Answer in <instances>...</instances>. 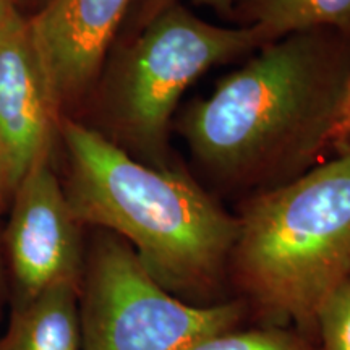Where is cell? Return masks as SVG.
Returning <instances> with one entry per match:
<instances>
[{
    "label": "cell",
    "instance_id": "cell-13",
    "mask_svg": "<svg viewBox=\"0 0 350 350\" xmlns=\"http://www.w3.org/2000/svg\"><path fill=\"white\" fill-rule=\"evenodd\" d=\"M174 2L183 3V0H133V5H131L129 16L125 20L126 26H129V31H138L157 12H161L164 7ZM188 2H191L193 5H204L213 8L219 16L226 20L232 18V12H234L235 5V0H188Z\"/></svg>",
    "mask_w": 350,
    "mask_h": 350
},
{
    "label": "cell",
    "instance_id": "cell-7",
    "mask_svg": "<svg viewBox=\"0 0 350 350\" xmlns=\"http://www.w3.org/2000/svg\"><path fill=\"white\" fill-rule=\"evenodd\" d=\"M131 5L133 0H49L28 18L60 116L91 93Z\"/></svg>",
    "mask_w": 350,
    "mask_h": 350
},
{
    "label": "cell",
    "instance_id": "cell-14",
    "mask_svg": "<svg viewBox=\"0 0 350 350\" xmlns=\"http://www.w3.org/2000/svg\"><path fill=\"white\" fill-rule=\"evenodd\" d=\"M332 146L336 150H340V152H350V99L342 119L339 122L338 130H336V137Z\"/></svg>",
    "mask_w": 350,
    "mask_h": 350
},
{
    "label": "cell",
    "instance_id": "cell-17",
    "mask_svg": "<svg viewBox=\"0 0 350 350\" xmlns=\"http://www.w3.org/2000/svg\"><path fill=\"white\" fill-rule=\"evenodd\" d=\"M7 190H10V188H8V182H7L5 165H3L2 151H0V206H2V203H3V195H5Z\"/></svg>",
    "mask_w": 350,
    "mask_h": 350
},
{
    "label": "cell",
    "instance_id": "cell-1",
    "mask_svg": "<svg viewBox=\"0 0 350 350\" xmlns=\"http://www.w3.org/2000/svg\"><path fill=\"white\" fill-rule=\"evenodd\" d=\"M349 99L350 38L308 29L260 47L175 129L214 183L255 195L318 165Z\"/></svg>",
    "mask_w": 350,
    "mask_h": 350
},
{
    "label": "cell",
    "instance_id": "cell-10",
    "mask_svg": "<svg viewBox=\"0 0 350 350\" xmlns=\"http://www.w3.org/2000/svg\"><path fill=\"white\" fill-rule=\"evenodd\" d=\"M230 21L255 26L269 42L308 29L350 38V0H235Z\"/></svg>",
    "mask_w": 350,
    "mask_h": 350
},
{
    "label": "cell",
    "instance_id": "cell-11",
    "mask_svg": "<svg viewBox=\"0 0 350 350\" xmlns=\"http://www.w3.org/2000/svg\"><path fill=\"white\" fill-rule=\"evenodd\" d=\"M191 350H321L314 340L292 327L243 325L219 331L200 340Z\"/></svg>",
    "mask_w": 350,
    "mask_h": 350
},
{
    "label": "cell",
    "instance_id": "cell-4",
    "mask_svg": "<svg viewBox=\"0 0 350 350\" xmlns=\"http://www.w3.org/2000/svg\"><path fill=\"white\" fill-rule=\"evenodd\" d=\"M268 42L255 26L213 25L185 3H170L133 33L99 75L93 129L139 163L175 167L170 130L188 86Z\"/></svg>",
    "mask_w": 350,
    "mask_h": 350
},
{
    "label": "cell",
    "instance_id": "cell-6",
    "mask_svg": "<svg viewBox=\"0 0 350 350\" xmlns=\"http://www.w3.org/2000/svg\"><path fill=\"white\" fill-rule=\"evenodd\" d=\"M47 152L13 190V208L3 234V261L10 305L23 304L59 286L80 288L86 243L62 182Z\"/></svg>",
    "mask_w": 350,
    "mask_h": 350
},
{
    "label": "cell",
    "instance_id": "cell-18",
    "mask_svg": "<svg viewBox=\"0 0 350 350\" xmlns=\"http://www.w3.org/2000/svg\"><path fill=\"white\" fill-rule=\"evenodd\" d=\"M49 0H18V3L21 5H29V7H36V12L41 10V8L46 5Z\"/></svg>",
    "mask_w": 350,
    "mask_h": 350
},
{
    "label": "cell",
    "instance_id": "cell-3",
    "mask_svg": "<svg viewBox=\"0 0 350 350\" xmlns=\"http://www.w3.org/2000/svg\"><path fill=\"white\" fill-rule=\"evenodd\" d=\"M350 279V152L248 196L229 284L258 325L317 339L321 306Z\"/></svg>",
    "mask_w": 350,
    "mask_h": 350
},
{
    "label": "cell",
    "instance_id": "cell-9",
    "mask_svg": "<svg viewBox=\"0 0 350 350\" xmlns=\"http://www.w3.org/2000/svg\"><path fill=\"white\" fill-rule=\"evenodd\" d=\"M0 350H81L80 288L52 287L10 305Z\"/></svg>",
    "mask_w": 350,
    "mask_h": 350
},
{
    "label": "cell",
    "instance_id": "cell-8",
    "mask_svg": "<svg viewBox=\"0 0 350 350\" xmlns=\"http://www.w3.org/2000/svg\"><path fill=\"white\" fill-rule=\"evenodd\" d=\"M60 116L29 20L21 13L0 34V151L10 191L52 152Z\"/></svg>",
    "mask_w": 350,
    "mask_h": 350
},
{
    "label": "cell",
    "instance_id": "cell-15",
    "mask_svg": "<svg viewBox=\"0 0 350 350\" xmlns=\"http://www.w3.org/2000/svg\"><path fill=\"white\" fill-rule=\"evenodd\" d=\"M21 13L18 0H0V34Z\"/></svg>",
    "mask_w": 350,
    "mask_h": 350
},
{
    "label": "cell",
    "instance_id": "cell-16",
    "mask_svg": "<svg viewBox=\"0 0 350 350\" xmlns=\"http://www.w3.org/2000/svg\"><path fill=\"white\" fill-rule=\"evenodd\" d=\"M7 271H5V261H3V253L0 252V308H2L3 300L7 297Z\"/></svg>",
    "mask_w": 350,
    "mask_h": 350
},
{
    "label": "cell",
    "instance_id": "cell-5",
    "mask_svg": "<svg viewBox=\"0 0 350 350\" xmlns=\"http://www.w3.org/2000/svg\"><path fill=\"white\" fill-rule=\"evenodd\" d=\"M237 297L200 306L161 287L124 240L94 229L80 286L81 350H191L243 325Z\"/></svg>",
    "mask_w": 350,
    "mask_h": 350
},
{
    "label": "cell",
    "instance_id": "cell-12",
    "mask_svg": "<svg viewBox=\"0 0 350 350\" xmlns=\"http://www.w3.org/2000/svg\"><path fill=\"white\" fill-rule=\"evenodd\" d=\"M317 340L321 350H350V279L319 310Z\"/></svg>",
    "mask_w": 350,
    "mask_h": 350
},
{
    "label": "cell",
    "instance_id": "cell-2",
    "mask_svg": "<svg viewBox=\"0 0 350 350\" xmlns=\"http://www.w3.org/2000/svg\"><path fill=\"white\" fill-rule=\"evenodd\" d=\"M59 135L65 196L83 227L120 237L178 299L200 306L227 300L237 216L182 169L139 163L83 122L62 117Z\"/></svg>",
    "mask_w": 350,
    "mask_h": 350
}]
</instances>
